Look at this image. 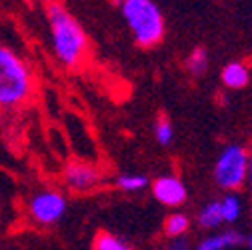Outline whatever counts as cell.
<instances>
[{"mask_svg": "<svg viewBox=\"0 0 252 250\" xmlns=\"http://www.w3.org/2000/svg\"><path fill=\"white\" fill-rule=\"evenodd\" d=\"M48 12V24H50V36L56 58L66 66H76L86 46L88 38L80 22L68 12L64 4L50 2L46 6Z\"/></svg>", "mask_w": 252, "mask_h": 250, "instance_id": "cell-1", "label": "cell"}, {"mask_svg": "<svg viewBox=\"0 0 252 250\" xmlns=\"http://www.w3.org/2000/svg\"><path fill=\"white\" fill-rule=\"evenodd\" d=\"M32 92V74L26 62L8 46L0 44V106L22 104Z\"/></svg>", "mask_w": 252, "mask_h": 250, "instance_id": "cell-2", "label": "cell"}, {"mask_svg": "<svg viewBox=\"0 0 252 250\" xmlns=\"http://www.w3.org/2000/svg\"><path fill=\"white\" fill-rule=\"evenodd\" d=\"M124 22L140 46H154L164 34V18L152 0H124L120 2Z\"/></svg>", "mask_w": 252, "mask_h": 250, "instance_id": "cell-3", "label": "cell"}, {"mask_svg": "<svg viewBox=\"0 0 252 250\" xmlns=\"http://www.w3.org/2000/svg\"><path fill=\"white\" fill-rule=\"evenodd\" d=\"M250 154L244 146L230 144L218 154L214 164V180L220 188L236 190L248 180Z\"/></svg>", "mask_w": 252, "mask_h": 250, "instance_id": "cell-4", "label": "cell"}, {"mask_svg": "<svg viewBox=\"0 0 252 250\" xmlns=\"http://www.w3.org/2000/svg\"><path fill=\"white\" fill-rule=\"evenodd\" d=\"M66 198L64 194H60L56 190H42L30 198L28 210L30 216L34 218L38 224L50 226L62 220V216L66 214Z\"/></svg>", "mask_w": 252, "mask_h": 250, "instance_id": "cell-5", "label": "cell"}, {"mask_svg": "<svg viewBox=\"0 0 252 250\" xmlns=\"http://www.w3.org/2000/svg\"><path fill=\"white\" fill-rule=\"evenodd\" d=\"M152 194L154 198L158 200L160 204L164 206H180L188 192H186V186L180 178L176 176H160V178H156L152 182Z\"/></svg>", "mask_w": 252, "mask_h": 250, "instance_id": "cell-6", "label": "cell"}, {"mask_svg": "<svg viewBox=\"0 0 252 250\" xmlns=\"http://www.w3.org/2000/svg\"><path fill=\"white\" fill-rule=\"evenodd\" d=\"M64 182L70 190L76 192H86L96 188L100 182V172L90 166V164H82V162H72L66 166L64 170Z\"/></svg>", "mask_w": 252, "mask_h": 250, "instance_id": "cell-7", "label": "cell"}, {"mask_svg": "<svg viewBox=\"0 0 252 250\" xmlns=\"http://www.w3.org/2000/svg\"><path fill=\"white\" fill-rule=\"evenodd\" d=\"M240 242H242V236L236 230H226V232H220V234L204 238L196 246V250H226V248H232Z\"/></svg>", "mask_w": 252, "mask_h": 250, "instance_id": "cell-8", "label": "cell"}, {"mask_svg": "<svg viewBox=\"0 0 252 250\" xmlns=\"http://www.w3.org/2000/svg\"><path fill=\"white\" fill-rule=\"evenodd\" d=\"M248 80H250V72L242 62H230L222 70V82L228 88H234V90L244 88L248 84Z\"/></svg>", "mask_w": 252, "mask_h": 250, "instance_id": "cell-9", "label": "cell"}, {"mask_svg": "<svg viewBox=\"0 0 252 250\" xmlns=\"http://www.w3.org/2000/svg\"><path fill=\"white\" fill-rule=\"evenodd\" d=\"M222 220V210H220V200L208 202L200 212H198V224L202 228H216L220 226Z\"/></svg>", "mask_w": 252, "mask_h": 250, "instance_id": "cell-10", "label": "cell"}, {"mask_svg": "<svg viewBox=\"0 0 252 250\" xmlns=\"http://www.w3.org/2000/svg\"><path fill=\"white\" fill-rule=\"evenodd\" d=\"M220 210H222L224 222H236L242 214V202L236 194H226L224 198H220Z\"/></svg>", "mask_w": 252, "mask_h": 250, "instance_id": "cell-11", "label": "cell"}, {"mask_svg": "<svg viewBox=\"0 0 252 250\" xmlns=\"http://www.w3.org/2000/svg\"><path fill=\"white\" fill-rule=\"evenodd\" d=\"M188 226H190V220H188V216L182 214V212H172L168 218H166V224H164V232L166 236L170 238H180Z\"/></svg>", "mask_w": 252, "mask_h": 250, "instance_id": "cell-12", "label": "cell"}, {"mask_svg": "<svg viewBox=\"0 0 252 250\" xmlns=\"http://www.w3.org/2000/svg\"><path fill=\"white\" fill-rule=\"evenodd\" d=\"M148 186V178L142 174H120L116 178V188L124 192H138Z\"/></svg>", "mask_w": 252, "mask_h": 250, "instance_id": "cell-13", "label": "cell"}, {"mask_svg": "<svg viewBox=\"0 0 252 250\" xmlns=\"http://www.w3.org/2000/svg\"><path fill=\"white\" fill-rule=\"evenodd\" d=\"M94 250H132V248L110 232H100L96 240H94Z\"/></svg>", "mask_w": 252, "mask_h": 250, "instance_id": "cell-14", "label": "cell"}, {"mask_svg": "<svg viewBox=\"0 0 252 250\" xmlns=\"http://www.w3.org/2000/svg\"><path fill=\"white\" fill-rule=\"evenodd\" d=\"M206 66H208V54H206V50L204 48H194L190 54H188V58H186V68L190 70L192 74H202L204 70H206Z\"/></svg>", "mask_w": 252, "mask_h": 250, "instance_id": "cell-15", "label": "cell"}, {"mask_svg": "<svg viewBox=\"0 0 252 250\" xmlns=\"http://www.w3.org/2000/svg\"><path fill=\"white\" fill-rule=\"evenodd\" d=\"M154 134H156V140H158L162 146H166L174 138V128H172V124L166 118H160L158 122H156V126H154Z\"/></svg>", "mask_w": 252, "mask_h": 250, "instance_id": "cell-16", "label": "cell"}, {"mask_svg": "<svg viewBox=\"0 0 252 250\" xmlns=\"http://www.w3.org/2000/svg\"><path fill=\"white\" fill-rule=\"evenodd\" d=\"M166 250H188V242L180 236V238H170V244L166 246Z\"/></svg>", "mask_w": 252, "mask_h": 250, "instance_id": "cell-17", "label": "cell"}, {"mask_svg": "<svg viewBox=\"0 0 252 250\" xmlns=\"http://www.w3.org/2000/svg\"><path fill=\"white\" fill-rule=\"evenodd\" d=\"M248 184H250V190H252V156H250V168H248Z\"/></svg>", "mask_w": 252, "mask_h": 250, "instance_id": "cell-18", "label": "cell"}, {"mask_svg": "<svg viewBox=\"0 0 252 250\" xmlns=\"http://www.w3.org/2000/svg\"><path fill=\"white\" fill-rule=\"evenodd\" d=\"M246 244H248V248H250V250H252V234H250V236H248V238H246Z\"/></svg>", "mask_w": 252, "mask_h": 250, "instance_id": "cell-19", "label": "cell"}]
</instances>
